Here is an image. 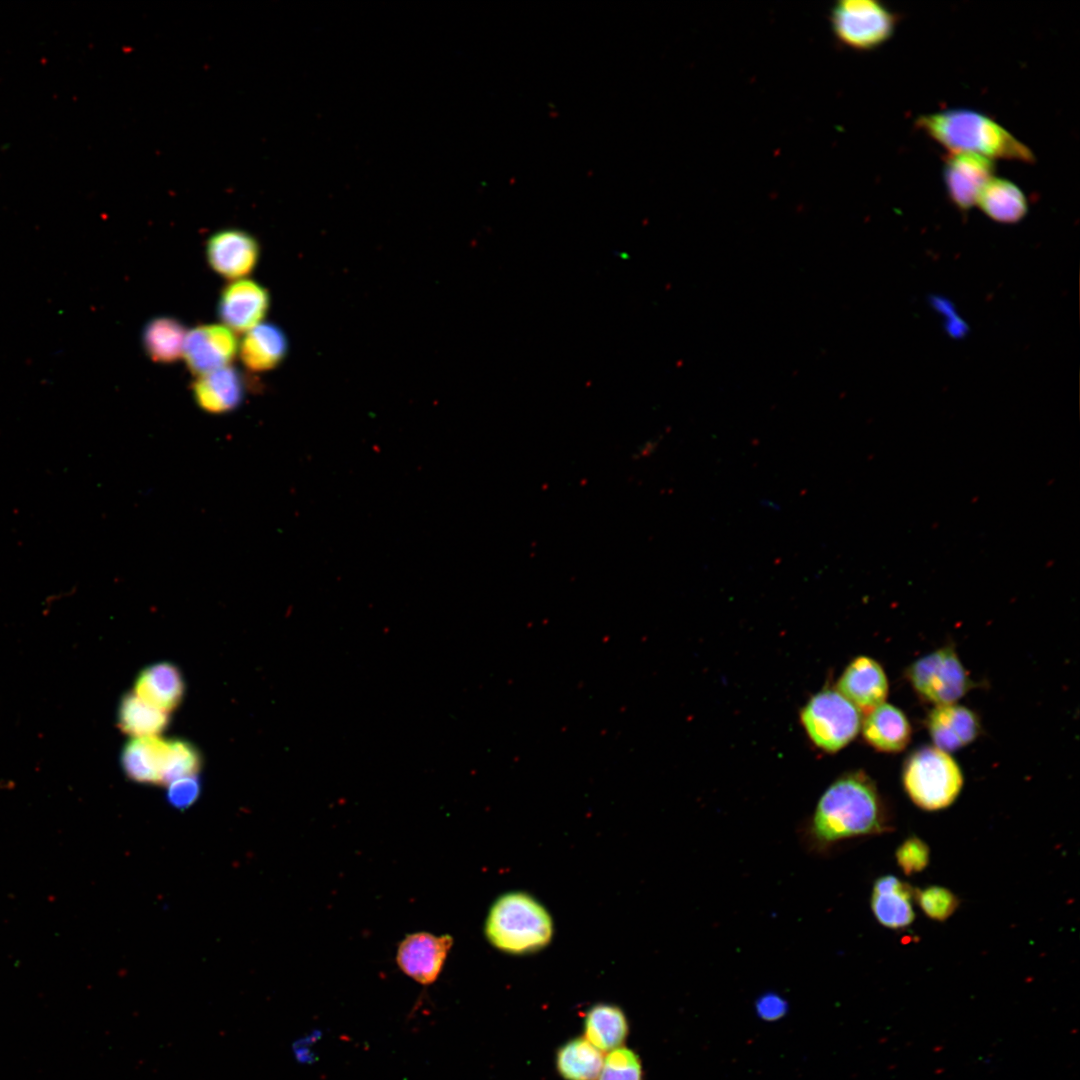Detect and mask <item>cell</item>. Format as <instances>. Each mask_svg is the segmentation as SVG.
<instances>
[{
  "instance_id": "1",
  "label": "cell",
  "mask_w": 1080,
  "mask_h": 1080,
  "mask_svg": "<svg viewBox=\"0 0 1080 1080\" xmlns=\"http://www.w3.org/2000/svg\"><path fill=\"white\" fill-rule=\"evenodd\" d=\"M892 817L872 779L862 771L848 772L822 793L806 824L805 839L816 852L837 843L892 830Z\"/></svg>"
},
{
  "instance_id": "2",
  "label": "cell",
  "mask_w": 1080,
  "mask_h": 1080,
  "mask_svg": "<svg viewBox=\"0 0 1080 1080\" xmlns=\"http://www.w3.org/2000/svg\"><path fill=\"white\" fill-rule=\"evenodd\" d=\"M919 129L951 153H973L991 160L1000 158L1032 163V151L991 118L967 109L920 116Z\"/></svg>"
},
{
  "instance_id": "3",
  "label": "cell",
  "mask_w": 1080,
  "mask_h": 1080,
  "mask_svg": "<svg viewBox=\"0 0 1080 1080\" xmlns=\"http://www.w3.org/2000/svg\"><path fill=\"white\" fill-rule=\"evenodd\" d=\"M485 935L494 947L524 954L546 946L553 935V923L547 910L523 892H510L491 906L485 923Z\"/></svg>"
},
{
  "instance_id": "4",
  "label": "cell",
  "mask_w": 1080,
  "mask_h": 1080,
  "mask_svg": "<svg viewBox=\"0 0 1080 1080\" xmlns=\"http://www.w3.org/2000/svg\"><path fill=\"white\" fill-rule=\"evenodd\" d=\"M902 783L916 806L926 811H938L957 799L964 778L960 766L949 753L924 745L904 761Z\"/></svg>"
},
{
  "instance_id": "5",
  "label": "cell",
  "mask_w": 1080,
  "mask_h": 1080,
  "mask_svg": "<svg viewBox=\"0 0 1080 1080\" xmlns=\"http://www.w3.org/2000/svg\"><path fill=\"white\" fill-rule=\"evenodd\" d=\"M801 723L817 747L826 752H837L858 735L862 713L839 691L824 689L803 707Z\"/></svg>"
},
{
  "instance_id": "6",
  "label": "cell",
  "mask_w": 1080,
  "mask_h": 1080,
  "mask_svg": "<svg viewBox=\"0 0 1080 1080\" xmlns=\"http://www.w3.org/2000/svg\"><path fill=\"white\" fill-rule=\"evenodd\" d=\"M906 678L916 694L934 706L956 703L973 682L955 649L945 646L915 660Z\"/></svg>"
},
{
  "instance_id": "7",
  "label": "cell",
  "mask_w": 1080,
  "mask_h": 1080,
  "mask_svg": "<svg viewBox=\"0 0 1080 1080\" xmlns=\"http://www.w3.org/2000/svg\"><path fill=\"white\" fill-rule=\"evenodd\" d=\"M836 39L855 50H872L888 41L894 33L896 17L880 2L873 0L838 1L830 13Z\"/></svg>"
},
{
  "instance_id": "8",
  "label": "cell",
  "mask_w": 1080,
  "mask_h": 1080,
  "mask_svg": "<svg viewBox=\"0 0 1080 1080\" xmlns=\"http://www.w3.org/2000/svg\"><path fill=\"white\" fill-rule=\"evenodd\" d=\"M452 945L453 938L447 934L412 933L399 943L396 962L407 976L430 985L439 977Z\"/></svg>"
},
{
  "instance_id": "9",
  "label": "cell",
  "mask_w": 1080,
  "mask_h": 1080,
  "mask_svg": "<svg viewBox=\"0 0 1080 1080\" xmlns=\"http://www.w3.org/2000/svg\"><path fill=\"white\" fill-rule=\"evenodd\" d=\"M237 352V339L228 327L206 324L188 331L183 357L188 368L198 376L229 366Z\"/></svg>"
},
{
  "instance_id": "10",
  "label": "cell",
  "mask_w": 1080,
  "mask_h": 1080,
  "mask_svg": "<svg viewBox=\"0 0 1080 1080\" xmlns=\"http://www.w3.org/2000/svg\"><path fill=\"white\" fill-rule=\"evenodd\" d=\"M209 265L219 275L238 280L248 275L259 258V244L247 231L228 228L210 236L206 246Z\"/></svg>"
},
{
  "instance_id": "11",
  "label": "cell",
  "mask_w": 1080,
  "mask_h": 1080,
  "mask_svg": "<svg viewBox=\"0 0 1080 1080\" xmlns=\"http://www.w3.org/2000/svg\"><path fill=\"white\" fill-rule=\"evenodd\" d=\"M269 303V294L263 286L249 279H238L223 289L218 315L230 330L247 332L261 323Z\"/></svg>"
},
{
  "instance_id": "12",
  "label": "cell",
  "mask_w": 1080,
  "mask_h": 1080,
  "mask_svg": "<svg viewBox=\"0 0 1080 1080\" xmlns=\"http://www.w3.org/2000/svg\"><path fill=\"white\" fill-rule=\"evenodd\" d=\"M994 162L973 153H951L944 165V181L953 204L968 210L976 204L982 188L993 178Z\"/></svg>"
},
{
  "instance_id": "13",
  "label": "cell",
  "mask_w": 1080,
  "mask_h": 1080,
  "mask_svg": "<svg viewBox=\"0 0 1080 1080\" xmlns=\"http://www.w3.org/2000/svg\"><path fill=\"white\" fill-rule=\"evenodd\" d=\"M837 691L867 714L885 703L889 691L888 679L882 666L873 658L859 656L844 669Z\"/></svg>"
},
{
  "instance_id": "14",
  "label": "cell",
  "mask_w": 1080,
  "mask_h": 1080,
  "mask_svg": "<svg viewBox=\"0 0 1080 1080\" xmlns=\"http://www.w3.org/2000/svg\"><path fill=\"white\" fill-rule=\"evenodd\" d=\"M926 727L934 746L947 753L972 743L981 732L978 715L957 703L934 706L927 715Z\"/></svg>"
},
{
  "instance_id": "15",
  "label": "cell",
  "mask_w": 1080,
  "mask_h": 1080,
  "mask_svg": "<svg viewBox=\"0 0 1080 1080\" xmlns=\"http://www.w3.org/2000/svg\"><path fill=\"white\" fill-rule=\"evenodd\" d=\"M193 397L198 406L211 414H223L236 409L245 395V385L240 372L226 366L200 375L192 385Z\"/></svg>"
},
{
  "instance_id": "16",
  "label": "cell",
  "mask_w": 1080,
  "mask_h": 1080,
  "mask_svg": "<svg viewBox=\"0 0 1080 1080\" xmlns=\"http://www.w3.org/2000/svg\"><path fill=\"white\" fill-rule=\"evenodd\" d=\"M912 887L892 875L878 878L872 888L871 910L875 919L884 927L902 929L914 918Z\"/></svg>"
},
{
  "instance_id": "17",
  "label": "cell",
  "mask_w": 1080,
  "mask_h": 1080,
  "mask_svg": "<svg viewBox=\"0 0 1080 1080\" xmlns=\"http://www.w3.org/2000/svg\"><path fill=\"white\" fill-rule=\"evenodd\" d=\"M169 750L170 740L158 735L134 738L122 750V768L135 782L164 784Z\"/></svg>"
},
{
  "instance_id": "18",
  "label": "cell",
  "mask_w": 1080,
  "mask_h": 1080,
  "mask_svg": "<svg viewBox=\"0 0 1080 1080\" xmlns=\"http://www.w3.org/2000/svg\"><path fill=\"white\" fill-rule=\"evenodd\" d=\"M861 729L864 740L874 749L885 753L903 751L912 734L906 715L889 703H883L865 714Z\"/></svg>"
},
{
  "instance_id": "19",
  "label": "cell",
  "mask_w": 1080,
  "mask_h": 1080,
  "mask_svg": "<svg viewBox=\"0 0 1080 1080\" xmlns=\"http://www.w3.org/2000/svg\"><path fill=\"white\" fill-rule=\"evenodd\" d=\"M184 682L179 669L168 662L150 665L137 676L134 693L147 704L164 712L181 702Z\"/></svg>"
},
{
  "instance_id": "20",
  "label": "cell",
  "mask_w": 1080,
  "mask_h": 1080,
  "mask_svg": "<svg viewBox=\"0 0 1080 1080\" xmlns=\"http://www.w3.org/2000/svg\"><path fill=\"white\" fill-rule=\"evenodd\" d=\"M288 342L282 330L271 323H260L246 332L240 341L239 356L246 368L263 372L277 367L284 359Z\"/></svg>"
},
{
  "instance_id": "21",
  "label": "cell",
  "mask_w": 1080,
  "mask_h": 1080,
  "mask_svg": "<svg viewBox=\"0 0 1080 1080\" xmlns=\"http://www.w3.org/2000/svg\"><path fill=\"white\" fill-rule=\"evenodd\" d=\"M628 1032L627 1017L616 1005L599 1003L585 1014L584 1038L601 1052L621 1047Z\"/></svg>"
},
{
  "instance_id": "22",
  "label": "cell",
  "mask_w": 1080,
  "mask_h": 1080,
  "mask_svg": "<svg viewBox=\"0 0 1080 1080\" xmlns=\"http://www.w3.org/2000/svg\"><path fill=\"white\" fill-rule=\"evenodd\" d=\"M976 204L991 219L1005 224L1020 221L1028 205L1022 191L1003 178H992L981 190Z\"/></svg>"
},
{
  "instance_id": "23",
  "label": "cell",
  "mask_w": 1080,
  "mask_h": 1080,
  "mask_svg": "<svg viewBox=\"0 0 1080 1080\" xmlns=\"http://www.w3.org/2000/svg\"><path fill=\"white\" fill-rule=\"evenodd\" d=\"M187 331L177 319L159 316L150 320L144 327L142 340L144 350L151 360L159 363H172L183 353Z\"/></svg>"
},
{
  "instance_id": "24",
  "label": "cell",
  "mask_w": 1080,
  "mask_h": 1080,
  "mask_svg": "<svg viewBox=\"0 0 1080 1080\" xmlns=\"http://www.w3.org/2000/svg\"><path fill=\"white\" fill-rule=\"evenodd\" d=\"M602 1052L584 1037L565 1042L556 1053V1068L564 1080H596L603 1064Z\"/></svg>"
},
{
  "instance_id": "25",
  "label": "cell",
  "mask_w": 1080,
  "mask_h": 1080,
  "mask_svg": "<svg viewBox=\"0 0 1080 1080\" xmlns=\"http://www.w3.org/2000/svg\"><path fill=\"white\" fill-rule=\"evenodd\" d=\"M117 721L124 734L141 738L162 732L168 725L169 716L167 712L144 702L135 693H127L121 698Z\"/></svg>"
},
{
  "instance_id": "26",
  "label": "cell",
  "mask_w": 1080,
  "mask_h": 1080,
  "mask_svg": "<svg viewBox=\"0 0 1080 1080\" xmlns=\"http://www.w3.org/2000/svg\"><path fill=\"white\" fill-rule=\"evenodd\" d=\"M200 766L201 756L193 744L180 739L170 740V750L164 772V784H169L183 777L197 775Z\"/></svg>"
},
{
  "instance_id": "27",
  "label": "cell",
  "mask_w": 1080,
  "mask_h": 1080,
  "mask_svg": "<svg viewBox=\"0 0 1080 1080\" xmlns=\"http://www.w3.org/2000/svg\"><path fill=\"white\" fill-rule=\"evenodd\" d=\"M598 1080H642L643 1070L639 1056L631 1049L618 1047L603 1059Z\"/></svg>"
},
{
  "instance_id": "28",
  "label": "cell",
  "mask_w": 1080,
  "mask_h": 1080,
  "mask_svg": "<svg viewBox=\"0 0 1080 1080\" xmlns=\"http://www.w3.org/2000/svg\"><path fill=\"white\" fill-rule=\"evenodd\" d=\"M914 898L923 913L932 920L945 921L958 908L959 899L950 890L940 886H929L915 890Z\"/></svg>"
},
{
  "instance_id": "29",
  "label": "cell",
  "mask_w": 1080,
  "mask_h": 1080,
  "mask_svg": "<svg viewBox=\"0 0 1080 1080\" xmlns=\"http://www.w3.org/2000/svg\"><path fill=\"white\" fill-rule=\"evenodd\" d=\"M929 847L916 836L905 839L896 850V861L906 875L921 872L929 863Z\"/></svg>"
},
{
  "instance_id": "30",
  "label": "cell",
  "mask_w": 1080,
  "mask_h": 1080,
  "mask_svg": "<svg viewBox=\"0 0 1080 1080\" xmlns=\"http://www.w3.org/2000/svg\"><path fill=\"white\" fill-rule=\"evenodd\" d=\"M200 793V781L197 775L183 777L169 783L167 800L177 809H185L197 800Z\"/></svg>"
},
{
  "instance_id": "31",
  "label": "cell",
  "mask_w": 1080,
  "mask_h": 1080,
  "mask_svg": "<svg viewBox=\"0 0 1080 1080\" xmlns=\"http://www.w3.org/2000/svg\"><path fill=\"white\" fill-rule=\"evenodd\" d=\"M754 1007L756 1015L766 1022H775L782 1019L789 1010L787 1000L774 991H767L759 995Z\"/></svg>"
},
{
  "instance_id": "32",
  "label": "cell",
  "mask_w": 1080,
  "mask_h": 1080,
  "mask_svg": "<svg viewBox=\"0 0 1080 1080\" xmlns=\"http://www.w3.org/2000/svg\"><path fill=\"white\" fill-rule=\"evenodd\" d=\"M660 440L650 438L639 443L632 452V459L642 460L650 457L658 448Z\"/></svg>"
}]
</instances>
